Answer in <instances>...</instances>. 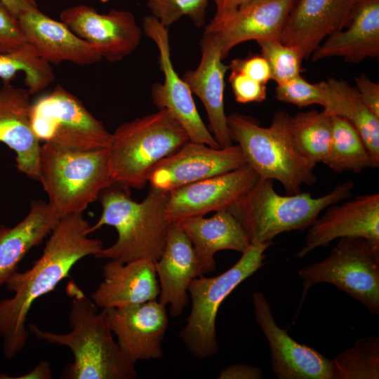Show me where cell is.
Listing matches in <instances>:
<instances>
[{"instance_id":"cell-4","label":"cell","mask_w":379,"mask_h":379,"mask_svg":"<svg viewBox=\"0 0 379 379\" xmlns=\"http://www.w3.org/2000/svg\"><path fill=\"white\" fill-rule=\"evenodd\" d=\"M353 187L352 182H343L317 198L307 192L283 196L272 180L259 178L228 210L251 245L272 243L283 232L307 229L327 207L348 199Z\"/></svg>"},{"instance_id":"cell-32","label":"cell","mask_w":379,"mask_h":379,"mask_svg":"<svg viewBox=\"0 0 379 379\" xmlns=\"http://www.w3.org/2000/svg\"><path fill=\"white\" fill-rule=\"evenodd\" d=\"M331 361L333 379H378L379 338H359Z\"/></svg>"},{"instance_id":"cell-26","label":"cell","mask_w":379,"mask_h":379,"mask_svg":"<svg viewBox=\"0 0 379 379\" xmlns=\"http://www.w3.org/2000/svg\"><path fill=\"white\" fill-rule=\"evenodd\" d=\"M346 29L328 36L311 55L312 61L340 57L359 63L379 56V0H361L354 8Z\"/></svg>"},{"instance_id":"cell-45","label":"cell","mask_w":379,"mask_h":379,"mask_svg":"<svg viewBox=\"0 0 379 379\" xmlns=\"http://www.w3.org/2000/svg\"><path fill=\"white\" fill-rule=\"evenodd\" d=\"M102 3H107L111 0H100Z\"/></svg>"},{"instance_id":"cell-3","label":"cell","mask_w":379,"mask_h":379,"mask_svg":"<svg viewBox=\"0 0 379 379\" xmlns=\"http://www.w3.org/2000/svg\"><path fill=\"white\" fill-rule=\"evenodd\" d=\"M168 192L151 187L140 202L133 200L129 188L114 183L100 195L102 213L90 232L102 226L114 227L118 234L114 244L94 256L121 263L149 258L157 261L165 247L169 226L166 206Z\"/></svg>"},{"instance_id":"cell-24","label":"cell","mask_w":379,"mask_h":379,"mask_svg":"<svg viewBox=\"0 0 379 379\" xmlns=\"http://www.w3.org/2000/svg\"><path fill=\"white\" fill-rule=\"evenodd\" d=\"M102 270L103 279L91 295L100 310L143 303L156 300L159 295L154 261L151 259L126 263L109 260Z\"/></svg>"},{"instance_id":"cell-16","label":"cell","mask_w":379,"mask_h":379,"mask_svg":"<svg viewBox=\"0 0 379 379\" xmlns=\"http://www.w3.org/2000/svg\"><path fill=\"white\" fill-rule=\"evenodd\" d=\"M326 209L308 227L305 244L296 254L298 258L340 238L361 237L379 246L378 193L357 196Z\"/></svg>"},{"instance_id":"cell-34","label":"cell","mask_w":379,"mask_h":379,"mask_svg":"<svg viewBox=\"0 0 379 379\" xmlns=\"http://www.w3.org/2000/svg\"><path fill=\"white\" fill-rule=\"evenodd\" d=\"M275 96L279 101L299 107L319 105L325 108L329 99L327 81L311 84L300 75L277 84Z\"/></svg>"},{"instance_id":"cell-30","label":"cell","mask_w":379,"mask_h":379,"mask_svg":"<svg viewBox=\"0 0 379 379\" xmlns=\"http://www.w3.org/2000/svg\"><path fill=\"white\" fill-rule=\"evenodd\" d=\"M323 163L336 172L360 173L366 168H374L368 149L357 130L337 115H332L331 145Z\"/></svg>"},{"instance_id":"cell-17","label":"cell","mask_w":379,"mask_h":379,"mask_svg":"<svg viewBox=\"0 0 379 379\" xmlns=\"http://www.w3.org/2000/svg\"><path fill=\"white\" fill-rule=\"evenodd\" d=\"M107 320L122 352L134 364L157 359L168 324L166 306L157 301L111 308Z\"/></svg>"},{"instance_id":"cell-37","label":"cell","mask_w":379,"mask_h":379,"mask_svg":"<svg viewBox=\"0 0 379 379\" xmlns=\"http://www.w3.org/2000/svg\"><path fill=\"white\" fill-rule=\"evenodd\" d=\"M230 70L229 81L237 102L246 104L265 100L266 84L259 83L237 70Z\"/></svg>"},{"instance_id":"cell-23","label":"cell","mask_w":379,"mask_h":379,"mask_svg":"<svg viewBox=\"0 0 379 379\" xmlns=\"http://www.w3.org/2000/svg\"><path fill=\"white\" fill-rule=\"evenodd\" d=\"M159 284V300L169 305L173 317H179L188 304V286L202 274L199 264L188 237L175 222H171L164 249L154 262Z\"/></svg>"},{"instance_id":"cell-11","label":"cell","mask_w":379,"mask_h":379,"mask_svg":"<svg viewBox=\"0 0 379 379\" xmlns=\"http://www.w3.org/2000/svg\"><path fill=\"white\" fill-rule=\"evenodd\" d=\"M145 34L157 45L159 53V65L164 75L162 84L152 87L154 105L168 111L186 131L192 142L203 143L214 148L220 145L201 119L192 93L185 81L175 72L171 58L168 28L152 15L142 20Z\"/></svg>"},{"instance_id":"cell-33","label":"cell","mask_w":379,"mask_h":379,"mask_svg":"<svg viewBox=\"0 0 379 379\" xmlns=\"http://www.w3.org/2000/svg\"><path fill=\"white\" fill-rule=\"evenodd\" d=\"M257 43L269 64L272 79L277 84L300 75L304 59L297 49L276 39L259 40Z\"/></svg>"},{"instance_id":"cell-28","label":"cell","mask_w":379,"mask_h":379,"mask_svg":"<svg viewBox=\"0 0 379 379\" xmlns=\"http://www.w3.org/2000/svg\"><path fill=\"white\" fill-rule=\"evenodd\" d=\"M329 99L324 108L331 115L348 121L361 136L371 154L373 166H379V117L362 101L357 88L342 79L330 78Z\"/></svg>"},{"instance_id":"cell-15","label":"cell","mask_w":379,"mask_h":379,"mask_svg":"<svg viewBox=\"0 0 379 379\" xmlns=\"http://www.w3.org/2000/svg\"><path fill=\"white\" fill-rule=\"evenodd\" d=\"M259 179L248 165L174 189L166 206L171 222L228 209Z\"/></svg>"},{"instance_id":"cell-12","label":"cell","mask_w":379,"mask_h":379,"mask_svg":"<svg viewBox=\"0 0 379 379\" xmlns=\"http://www.w3.org/2000/svg\"><path fill=\"white\" fill-rule=\"evenodd\" d=\"M247 165L238 145L214 148L189 140L157 164L149 173L150 187L165 192L226 173Z\"/></svg>"},{"instance_id":"cell-22","label":"cell","mask_w":379,"mask_h":379,"mask_svg":"<svg viewBox=\"0 0 379 379\" xmlns=\"http://www.w3.org/2000/svg\"><path fill=\"white\" fill-rule=\"evenodd\" d=\"M18 19L26 42L50 64L70 62L91 65L102 59L93 46L64 22L50 18L38 8L23 12Z\"/></svg>"},{"instance_id":"cell-7","label":"cell","mask_w":379,"mask_h":379,"mask_svg":"<svg viewBox=\"0 0 379 379\" xmlns=\"http://www.w3.org/2000/svg\"><path fill=\"white\" fill-rule=\"evenodd\" d=\"M39 167L48 203L61 218L82 214L114 183L107 149H73L44 142Z\"/></svg>"},{"instance_id":"cell-13","label":"cell","mask_w":379,"mask_h":379,"mask_svg":"<svg viewBox=\"0 0 379 379\" xmlns=\"http://www.w3.org/2000/svg\"><path fill=\"white\" fill-rule=\"evenodd\" d=\"M60 18L102 58L111 62L123 60L140 43L142 29L128 11L112 9L99 13L93 7L80 4L62 10Z\"/></svg>"},{"instance_id":"cell-29","label":"cell","mask_w":379,"mask_h":379,"mask_svg":"<svg viewBox=\"0 0 379 379\" xmlns=\"http://www.w3.org/2000/svg\"><path fill=\"white\" fill-rule=\"evenodd\" d=\"M288 130L300 156L314 164L324 161L331 145L332 115L324 109L298 113L290 116Z\"/></svg>"},{"instance_id":"cell-27","label":"cell","mask_w":379,"mask_h":379,"mask_svg":"<svg viewBox=\"0 0 379 379\" xmlns=\"http://www.w3.org/2000/svg\"><path fill=\"white\" fill-rule=\"evenodd\" d=\"M60 215L48 202H31L27 215L13 227L0 225V287L18 271L20 261L57 225Z\"/></svg>"},{"instance_id":"cell-36","label":"cell","mask_w":379,"mask_h":379,"mask_svg":"<svg viewBox=\"0 0 379 379\" xmlns=\"http://www.w3.org/2000/svg\"><path fill=\"white\" fill-rule=\"evenodd\" d=\"M26 43L18 18L0 0V52L13 51Z\"/></svg>"},{"instance_id":"cell-20","label":"cell","mask_w":379,"mask_h":379,"mask_svg":"<svg viewBox=\"0 0 379 379\" xmlns=\"http://www.w3.org/2000/svg\"><path fill=\"white\" fill-rule=\"evenodd\" d=\"M201 51L197 67L181 77L202 102L212 135L220 147H225L232 144L224 107L225 75L230 67L222 62L221 46L214 33L204 32Z\"/></svg>"},{"instance_id":"cell-5","label":"cell","mask_w":379,"mask_h":379,"mask_svg":"<svg viewBox=\"0 0 379 379\" xmlns=\"http://www.w3.org/2000/svg\"><path fill=\"white\" fill-rule=\"evenodd\" d=\"M189 140L185 129L164 109L121 124L107 148L114 182L142 190L154 166Z\"/></svg>"},{"instance_id":"cell-42","label":"cell","mask_w":379,"mask_h":379,"mask_svg":"<svg viewBox=\"0 0 379 379\" xmlns=\"http://www.w3.org/2000/svg\"><path fill=\"white\" fill-rule=\"evenodd\" d=\"M215 5L214 17H220L228 14L239 6L254 0H213Z\"/></svg>"},{"instance_id":"cell-8","label":"cell","mask_w":379,"mask_h":379,"mask_svg":"<svg viewBox=\"0 0 379 379\" xmlns=\"http://www.w3.org/2000/svg\"><path fill=\"white\" fill-rule=\"evenodd\" d=\"M271 244L251 245L225 272L213 277L201 275L190 282L192 310L180 336L193 356L204 359L218 352L215 321L219 307L239 284L264 265L265 251Z\"/></svg>"},{"instance_id":"cell-25","label":"cell","mask_w":379,"mask_h":379,"mask_svg":"<svg viewBox=\"0 0 379 379\" xmlns=\"http://www.w3.org/2000/svg\"><path fill=\"white\" fill-rule=\"evenodd\" d=\"M190 239L202 274L215 269V254L222 250L246 252L251 246L244 229L228 209L211 218L194 216L174 221Z\"/></svg>"},{"instance_id":"cell-9","label":"cell","mask_w":379,"mask_h":379,"mask_svg":"<svg viewBox=\"0 0 379 379\" xmlns=\"http://www.w3.org/2000/svg\"><path fill=\"white\" fill-rule=\"evenodd\" d=\"M303 283L302 298L318 283L334 285L379 314V246L361 237L340 238L326 259L298 272Z\"/></svg>"},{"instance_id":"cell-31","label":"cell","mask_w":379,"mask_h":379,"mask_svg":"<svg viewBox=\"0 0 379 379\" xmlns=\"http://www.w3.org/2000/svg\"><path fill=\"white\" fill-rule=\"evenodd\" d=\"M18 73L24 75L26 88L31 95L44 90L55 79L51 64L28 43L13 51L0 52L2 81L11 82Z\"/></svg>"},{"instance_id":"cell-40","label":"cell","mask_w":379,"mask_h":379,"mask_svg":"<svg viewBox=\"0 0 379 379\" xmlns=\"http://www.w3.org/2000/svg\"><path fill=\"white\" fill-rule=\"evenodd\" d=\"M263 378L262 371L255 366L246 364L228 366L220 373L219 379H260Z\"/></svg>"},{"instance_id":"cell-21","label":"cell","mask_w":379,"mask_h":379,"mask_svg":"<svg viewBox=\"0 0 379 379\" xmlns=\"http://www.w3.org/2000/svg\"><path fill=\"white\" fill-rule=\"evenodd\" d=\"M30 95L26 88L3 81L0 88V142L15 152L20 173L39 180L41 145L32 128Z\"/></svg>"},{"instance_id":"cell-6","label":"cell","mask_w":379,"mask_h":379,"mask_svg":"<svg viewBox=\"0 0 379 379\" xmlns=\"http://www.w3.org/2000/svg\"><path fill=\"white\" fill-rule=\"evenodd\" d=\"M290 116L277 112L268 127H262L251 117L239 113L227 116L232 141L240 147L246 161L259 178L276 180L287 194L301 192L302 185L313 184L316 164L300 156L291 142Z\"/></svg>"},{"instance_id":"cell-18","label":"cell","mask_w":379,"mask_h":379,"mask_svg":"<svg viewBox=\"0 0 379 379\" xmlns=\"http://www.w3.org/2000/svg\"><path fill=\"white\" fill-rule=\"evenodd\" d=\"M296 0H254L235 11L213 17L204 32L214 33L225 59L237 45L251 40L276 39Z\"/></svg>"},{"instance_id":"cell-38","label":"cell","mask_w":379,"mask_h":379,"mask_svg":"<svg viewBox=\"0 0 379 379\" xmlns=\"http://www.w3.org/2000/svg\"><path fill=\"white\" fill-rule=\"evenodd\" d=\"M229 67L230 69L237 70L263 84H266L269 80L272 79L269 64L262 55H255L243 59H234Z\"/></svg>"},{"instance_id":"cell-44","label":"cell","mask_w":379,"mask_h":379,"mask_svg":"<svg viewBox=\"0 0 379 379\" xmlns=\"http://www.w3.org/2000/svg\"><path fill=\"white\" fill-rule=\"evenodd\" d=\"M354 4H357L358 2L361 1V0H352Z\"/></svg>"},{"instance_id":"cell-14","label":"cell","mask_w":379,"mask_h":379,"mask_svg":"<svg viewBox=\"0 0 379 379\" xmlns=\"http://www.w3.org/2000/svg\"><path fill=\"white\" fill-rule=\"evenodd\" d=\"M255 321L265 335L271 366L279 379H333L332 361L312 347L300 344L278 326L265 295H252Z\"/></svg>"},{"instance_id":"cell-19","label":"cell","mask_w":379,"mask_h":379,"mask_svg":"<svg viewBox=\"0 0 379 379\" xmlns=\"http://www.w3.org/2000/svg\"><path fill=\"white\" fill-rule=\"evenodd\" d=\"M355 5L352 0H296L279 41L307 59L325 39L349 25Z\"/></svg>"},{"instance_id":"cell-10","label":"cell","mask_w":379,"mask_h":379,"mask_svg":"<svg viewBox=\"0 0 379 379\" xmlns=\"http://www.w3.org/2000/svg\"><path fill=\"white\" fill-rule=\"evenodd\" d=\"M31 124L40 142L67 149H107L112 135L77 97L59 84L32 103Z\"/></svg>"},{"instance_id":"cell-1","label":"cell","mask_w":379,"mask_h":379,"mask_svg":"<svg viewBox=\"0 0 379 379\" xmlns=\"http://www.w3.org/2000/svg\"><path fill=\"white\" fill-rule=\"evenodd\" d=\"M91 225L82 214L61 218L51 231L41 257L23 272H15L5 286L13 297L0 300V338L4 356L11 359L25 347V328L33 303L53 291L81 259L102 248L100 239L88 237Z\"/></svg>"},{"instance_id":"cell-41","label":"cell","mask_w":379,"mask_h":379,"mask_svg":"<svg viewBox=\"0 0 379 379\" xmlns=\"http://www.w3.org/2000/svg\"><path fill=\"white\" fill-rule=\"evenodd\" d=\"M1 377L0 378H15V379H27V378H36V379H50L52 378V374L51 371L50 365L48 361H43L38 364L32 371L18 377H8L6 375Z\"/></svg>"},{"instance_id":"cell-39","label":"cell","mask_w":379,"mask_h":379,"mask_svg":"<svg viewBox=\"0 0 379 379\" xmlns=\"http://www.w3.org/2000/svg\"><path fill=\"white\" fill-rule=\"evenodd\" d=\"M356 88L364 104L379 117V84L364 74L354 78Z\"/></svg>"},{"instance_id":"cell-2","label":"cell","mask_w":379,"mask_h":379,"mask_svg":"<svg viewBox=\"0 0 379 379\" xmlns=\"http://www.w3.org/2000/svg\"><path fill=\"white\" fill-rule=\"evenodd\" d=\"M67 293L71 297L69 322L71 331L58 334L29 325L28 331L47 343L65 346L72 352L73 363L66 371L70 379H134L135 364L122 352L112 335L107 310L97 306L74 282Z\"/></svg>"},{"instance_id":"cell-43","label":"cell","mask_w":379,"mask_h":379,"mask_svg":"<svg viewBox=\"0 0 379 379\" xmlns=\"http://www.w3.org/2000/svg\"><path fill=\"white\" fill-rule=\"evenodd\" d=\"M17 18L23 12L37 8L36 0H1Z\"/></svg>"},{"instance_id":"cell-35","label":"cell","mask_w":379,"mask_h":379,"mask_svg":"<svg viewBox=\"0 0 379 379\" xmlns=\"http://www.w3.org/2000/svg\"><path fill=\"white\" fill-rule=\"evenodd\" d=\"M209 0H147L152 13L164 26L169 27L182 16H187L196 27L205 25Z\"/></svg>"}]
</instances>
